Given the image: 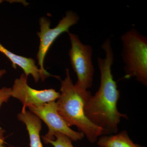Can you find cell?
<instances>
[{
	"mask_svg": "<svg viewBox=\"0 0 147 147\" xmlns=\"http://www.w3.org/2000/svg\"><path fill=\"white\" fill-rule=\"evenodd\" d=\"M18 120L26 125L29 135L30 147H43L40 139L42 121L34 114L26 110L17 115Z\"/></svg>",
	"mask_w": 147,
	"mask_h": 147,
	"instance_id": "9c48e42d",
	"label": "cell"
},
{
	"mask_svg": "<svg viewBox=\"0 0 147 147\" xmlns=\"http://www.w3.org/2000/svg\"><path fill=\"white\" fill-rule=\"evenodd\" d=\"M29 111L34 114L46 124L48 128L47 134L42 136L44 143L48 140H54L55 134L60 133L71 141L82 140L85 135L80 131L71 129L58 113L56 101L28 107Z\"/></svg>",
	"mask_w": 147,
	"mask_h": 147,
	"instance_id": "8992f818",
	"label": "cell"
},
{
	"mask_svg": "<svg viewBox=\"0 0 147 147\" xmlns=\"http://www.w3.org/2000/svg\"><path fill=\"white\" fill-rule=\"evenodd\" d=\"M6 72V71L5 69H0V79L5 74Z\"/></svg>",
	"mask_w": 147,
	"mask_h": 147,
	"instance_id": "5bb4252c",
	"label": "cell"
},
{
	"mask_svg": "<svg viewBox=\"0 0 147 147\" xmlns=\"http://www.w3.org/2000/svg\"><path fill=\"white\" fill-rule=\"evenodd\" d=\"M2 1H0V3H1L2 2Z\"/></svg>",
	"mask_w": 147,
	"mask_h": 147,
	"instance_id": "9a60e30c",
	"label": "cell"
},
{
	"mask_svg": "<svg viewBox=\"0 0 147 147\" xmlns=\"http://www.w3.org/2000/svg\"></svg>",
	"mask_w": 147,
	"mask_h": 147,
	"instance_id": "2e32d148",
	"label": "cell"
},
{
	"mask_svg": "<svg viewBox=\"0 0 147 147\" xmlns=\"http://www.w3.org/2000/svg\"><path fill=\"white\" fill-rule=\"evenodd\" d=\"M97 144L102 147H145L134 144L125 130L115 135L100 136L98 140Z\"/></svg>",
	"mask_w": 147,
	"mask_h": 147,
	"instance_id": "30bf717a",
	"label": "cell"
},
{
	"mask_svg": "<svg viewBox=\"0 0 147 147\" xmlns=\"http://www.w3.org/2000/svg\"><path fill=\"white\" fill-rule=\"evenodd\" d=\"M54 140H48L45 144H51L54 147H74L71 143V140L65 135L60 133L55 134Z\"/></svg>",
	"mask_w": 147,
	"mask_h": 147,
	"instance_id": "8fae6325",
	"label": "cell"
},
{
	"mask_svg": "<svg viewBox=\"0 0 147 147\" xmlns=\"http://www.w3.org/2000/svg\"><path fill=\"white\" fill-rule=\"evenodd\" d=\"M0 52L5 55L11 61L13 68L18 66L23 69L24 74L28 77L31 75L35 82L37 83L41 79L44 81L46 77L36 65V62L32 58H27L14 54L7 49L0 43Z\"/></svg>",
	"mask_w": 147,
	"mask_h": 147,
	"instance_id": "ba28073f",
	"label": "cell"
},
{
	"mask_svg": "<svg viewBox=\"0 0 147 147\" xmlns=\"http://www.w3.org/2000/svg\"><path fill=\"white\" fill-rule=\"evenodd\" d=\"M102 48L105 53V57L97 59L100 86L95 94L90 95L86 100L84 112L88 119L102 129L106 135L117 133L121 119H127V116L118 110L120 92L112 72L114 55L110 38L103 42Z\"/></svg>",
	"mask_w": 147,
	"mask_h": 147,
	"instance_id": "6da1fadb",
	"label": "cell"
},
{
	"mask_svg": "<svg viewBox=\"0 0 147 147\" xmlns=\"http://www.w3.org/2000/svg\"><path fill=\"white\" fill-rule=\"evenodd\" d=\"M67 33L71 45L69 56L77 77L74 85L82 90H88L92 85L94 72L92 61V47L84 44L77 35L69 32Z\"/></svg>",
	"mask_w": 147,
	"mask_h": 147,
	"instance_id": "277c9868",
	"label": "cell"
},
{
	"mask_svg": "<svg viewBox=\"0 0 147 147\" xmlns=\"http://www.w3.org/2000/svg\"><path fill=\"white\" fill-rule=\"evenodd\" d=\"M65 71V78L61 80L60 94L56 102L58 113L69 127H76L93 144L104 134L102 129L88 119L84 112L86 100L91 93L78 88L73 84L69 69H66Z\"/></svg>",
	"mask_w": 147,
	"mask_h": 147,
	"instance_id": "7a4b0ae2",
	"label": "cell"
},
{
	"mask_svg": "<svg viewBox=\"0 0 147 147\" xmlns=\"http://www.w3.org/2000/svg\"><path fill=\"white\" fill-rule=\"evenodd\" d=\"M11 97V88L3 87L0 89V107Z\"/></svg>",
	"mask_w": 147,
	"mask_h": 147,
	"instance_id": "7c38bea8",
	"label": "cell"
},
{
	"mask_svg": "<svg viewBox=\"0 0 147 147\" xmlns=\"http://www.w3.org/2000/svg\"><path fill=\"white\" fill-rule=\"evenodd\" d=\"M60 92L54 89L38 90L28 83V77L24 73L14 80L11 88V97L18 99L23 105L22 111L31 106L41 105L57 100Z\"/></svg>",
	"mask_w": 147,
	"mask_h": 147,
	"instance_id": "52a82bcc",
	"label": "cell"
},
{
	"mask_svg": "<svg viewBox=\"0 0 147 147\" xmlns=\"http://www.w3.org/2000/svg\"><path fill=\"white\" fill-rule=\"evenodd\" d=\"M124 79L134 78L147 86V38L134 28L121 36Z\"/></svg>",
	"mask_w": 147,
	"mask_h": 147,
	"instance_id": "3957f363",
	"label": "cell"
},
{
	"mask_svg": "<svg viewBox=\"0 0 147 147\" xmlns=\"http://www.w3.org/2000/svg\"><path fill=\"white\" fill-rule=\"evenodd\" d=\"M79 20V15L72 11H68L65 16L59 21L56 27L50 28V21L45 17L40 18V32H37L39 37L40 44L36 58L38 65L44 76L47 78L50 76L59 79V76H54L47 72L44 68V60L45 56L51 45L56 39L64 32L68 33L69 28L78 24Z\"/></svg>",
	"mask_w": 147,
	"mask_h": 147,
	"instance_id": "5b68a950",
	"label": "cell"
},
{
	"mask_svg": "<svg viewBox=\"0 0 147 147\" xmlns=\"http://www.w3.org/2000/svg\"><path fill=\"white\" fill-rule=\"evenodd\" d=\"M5 133V130L2 127H0V147H7L5 145V139L4 137Z\"/></svg>",
	"mask_w": 147,
	"mask_h": 147,
	"instance_id": "4fadbf2b",
	"label": "cell"
}]
</instances>
